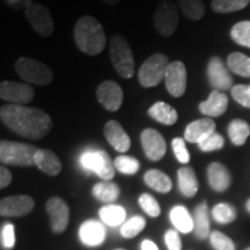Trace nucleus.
<instances>
[{
    "mask_svg": "<svg viewBox=\"0 0 250 250\" xmlns=\"http://www.w3.org/2000/svg\"><path fill=\"white\" fill-rule=\"evenodd\" d=\"M208 78L210 85L215 90H228L233 88L232 77L220 57H212L208 61Z\"/></svg>",
    "mask_w": 250,
    "mask_h": 250,
    "instance_id": "obj_13",
    "label": "nucleus"
},
{
    "mask_svg": "<svg viewBox=\"0 0 250 250\" xmlns=\"http://www.w3.org/2000/svg\"><path fill=\"white\" fill-rule=\"evenodd\" d=\"M104 137L107 142L120 153L127 152L131 147V139L120 122L109 121L104 125Z\"/></svg>",
    "mask_w": 250,
    "mask_h": 250,
    "instance_id": "obj_17",
    "label": "nucleus"
},
{
    "mask_svg": "<svg viewBox=\"0 0 250 250\" xmlns=\"http://www.w3.org/2000/svg\"><path fill=\"white\" fill-rule=\"evenodd\" d=\"M177 180L180 191L183 193V196L190 198L198 191V180L191 167H181L177 170Z\"/></svg>",
    "mask_w": 250,
    "mask_h": 250,
    "instance_id": "obj_25",
    "label": "nucleus"
},
{
    "mask_svg": "<svg viewBox=\"0 0 250 250\" xmlns=\"http://www.w3.org/2000/svg\"><path fill=\"white\" fill-rule=\"evenodd\" d=\"M74 41L81 52L96 56L104 50L107 37L100 21L90 15H83L74 26Z\"/></svg>",
    "mask_w": 250,
    "mask_h": 250,
    "instance_id": "obj_2",
    "label": "nucleus"
},
{
    "mask_svg": "<svg viewBox=\"0 0 250 250\" xmlns=\"http://www.w3.org/2000/svg\"><path fill=\"white\" fill-rule=\"evenodd\" d=\"M144 181L147 184L149 188H152L155 191L161 193L169 192L173 188V183L167 174L164 171L158 169H151L146 171L145 176H144Z\"/></svg>",
    "mask_w": 250,
    "mask_h": 250,
    "instance_id": "obj_26",
    "label": "nucleus"
},
{
    "mask_svg": "<svg viewBox=\"0 0 250 250\" xmlns=\"http://www.w3.org/2000/svg\"><path fill=\"white\" fill-rule=\"evenodd\" d=\"M215 132V123L210 117L201 118L188 124L184 131V139L192 144H199Z\"/></svg>",
    "mask_w": 250,
    "mask_h": 250,
    "instance_id": "obj_18",
    "label": "nucleus"
},
{
    "mask_svg": "<svg viewBox=\"0 0 250 250\" xmlns=\"http://www.w3.org/2000/svg\"><path fill=\"white\" fill-rule=\"evenodd\" d=\"M1 243L6 249H11L15 246V227L7 224L1 229Z\"/></svg>",
    "mask_w": 250,
    "mask_h": 250,
    "instance_id": "obj_43",
    "label": "nucleus"
},
{
    "mask_svg": "<svg viewBox=\"0 0 250 250\" xmlns=\"http://www.w3.org/2000/svg\"><path fill=\"white\" fill-rule=\"evenodd\" d=\"M118 250H122V249H118Z\"/></svg>",
    "mask_w": 250,
    "mask_h": 250,
    "instance_id": "obj_50",
    "label": "nucleus"
},
{
    "mask_svg": "<svg viewBox=\"0 0 250 250\" xmlns=\"http://www.w3.org/2000/svg\"><path fill=\"white\" fill-rule=\"evenodd\" d=\"M166 88L174 98L184 95L188 85V73L186 65L181 61L170 62L165 76Z\"/></svg>",
    "mask_w": 250,
    "mask_h": 250,
    "instance_id": "obj_10",
    "label": "nucleus"
},
{
    "mask_svg": "<svg viewBox=\"0 0 250 250\" xmlns=\"http://www.w3.org/2000/svg\"><path fill=\"white\" fill-rule=\"evenodd\" d=\"M96 96L103 108L108 111H118L123 103L124 93L117 83L105 80L96 89Z\"/></svg>",
    "mask_w": 250,
    "mask_h": 250,
    "instance_id": "obj_12",
    "label": "nucleus"
},
{
    "mask_svg": "<svg viewBox=\"0 0 250 250\" xmlns=\"http://www.w3.org/2000/svg\"><path fill=\"white\" fill-rule=\"evenodd\" d=\"M93 195L100 202L112 203L120 196V188L116 183L103 181V182H99L94 186Z\"/></svg>",
    "mask_w": 250,
    "mask_h": 250,
    "instance_id": "obj_28",
    "label": "nucleus"
},
{
    "mask_svg": "<svg viewBox=\"0 0 250 250\" xmlns=\"http://www.w3.org/2000/svg\"><path fill=\"white\" fill-rule=\"evenodd\" d=\"M147 112L153 120H155L161 124L168 125V126L174 125L177 122V120H179V114H177L176 109L171 107L168 103L162 101L154 103L148 109Z\"/></svg>",
    "mask_w": 250,
    "mask_h": 250,
    "instance_id": "obj_24",
    "label": "nucleus"
},
{
    "mask_svg": "<svg viewBox=\"0 0 250 250\" xmlns=\"http://www.w3.org/2000/svg\"><path fill=\"white\" fill-rule=\"evenodd\" d=\"M79 236L85 245L95 247L104 241L105 230L101 223L95 220H87L80 226Z\"/></svg>",
    "mask_w": 250,
    "mask_h": 250,
    "instance_id": "obj_21",
    "label": "nucleus"
},
{
    "mask_svg": "<svg viewBox=\"0 0 250 250\" xmlns=\"http://www.w3.org/2000/svg\"><path fill=\"white\" fill-rule=\"evenodd\" d=\"M146 226V220L140 215H136L132 217L126 223L123 224V226L121 228V234L126 239H132V237L137 236L138 234Z\"/></svg>",
    "mask_w": 250,
    "mask_h": 250,
    "instance_id": "obj_36",
    "label": "nucleus"
},
{
    "mask_svg": "<svg viewBox=\"0 0 250 250\" xmlns=\"http://www.w3.org/2000/svg\"><path fill=\"white\" fill-rule=\"evenodd\" d=\"M171 147H173L175 156L181 164H189L191 156H190V153L187 149L186 142H184L183 138H180V137L174 138L173 142H171Z\"/></svg>",
    "mask_w": 250,
    "mask_h": 250,
    "instance_id": "obj_42",
    "label": "nucleus"
},
{
    "mask_svg": "<svg viewBox=\"0 0 250 250\" xmlns=\"http://www.w3.org/2000/svg\"><path fill=\"white\" fill-rule=\"evenodd\" d=\"M230 37L239 45L250 48V21H241L230 29Z\"/></svg>",
    "mask_w": 250,
    "mask_h": 250,
    "instance_id": "obj_34",
    "label": "nucleus"
},
{
    "mask_svg": "<svg viewBox=\"0 0 250 250\" xmlns=\"http://www.w3.org/2000/svg\"><path fill=\"white\" fill-rule=\"evenodd\" d=\"M177 6L190 20H201L205 15V5L203 0H177Z\"/></svg>",
    "mask_w": 250,
    "mask_h": 250,
    "instance_id": "obj_32",
    "label": "nucleus"
},
{
    "mask_svg": "<svg viewBox=\"0 0 250 250\" xmlns=\"http://www.w3.org/2000/svg\"><path fill=\"white\" fill-rule=\"evenodd\" d=\"M143 149L149 160L159 161L166 154V140L162 134L154 129H145L140 136Z\"/></svg>",
    "mask_w": 250,
    "mask_h": 250,
    "instance_id": "obj_16",
    "label": "nucleus"
},
{
    "mask_svg": "<svg viewBox=\"0 0 250 250\" xmlns=\"http://www.w3.org/2000/svg\"><path fill=\"white\" fill-rule=\"evenodd\" d=\"M27 20L30 26L42 37H49L52 35L55 29L54 19L50 13L49 8L42 4L28 1L24 8Z\"/></svg>",
    "mask_w": 250,
    "mask_h": 250,
    "instance_id": "obj_8",
    "label": "nucleus"
},
{
    "mask_svg": "<svg viewBox=\"0 0 250 250\" xmlns=\"http://www.w3.org/2000/svg\"><path fill=\"white\" fill-rule=\"evenodd\" d=\"M80 164L85 169L96 173L104 181H110L115 176V164L104 151H88L80 156Z\"/></svg>",
    "mask_w": 250,
    "mask_h": 250,
    "instance_id": "obj_9",
    "label": "nucleus"
},
{
    "mask_svg": "<svg viewBox=\"0 0 250 250\" xmlns=\"http://www.w3.org/2000/svg\"><path fill=\"white\" fill-rule=\"evenodd\" d=\"M103 2H104L105 5H109V6H116L118 2L121 1V0H102Z\"/></svg>",
    "mask_w": 250,
    "mask_h": 250,
    "instance_id": "obj_47",
    "label": "nucleus"
},
{
    "mask_svg": "<svg viewBox=\"0 0 250 250\" xmlns=\"http://www.w3.org/2000/svg\"><path fill=\"white\" fill-rule=\"evenodd\" d=\"M180 15L177 6L171 0H161L154 12V26L162 37L174 35L179 27Z\"/></svg>",
    "mask_w": 250,
    "mask_h": 250,
    "instance_id": "obj_7",
    "label": "nucleus"
},
{
    "mask_svg": "<svg viewBox=\"0 0 250 250\" xmlns=\"http://www.w3.org/2000/svg\"><path fill=\"white\" fill-rule=\"evenodd\" d=\"M169 64V58L164 54H154L148 57L138 71L140 85L145 88L158 86L162 80H165L166 71Z\"/></svg>",
    "mask_w": 250,
    "mask_h": 250,
    "instance_id": "obj_6",
    "label": "nucleus"
},
{
    "mask_svg": "<svg viewBox=\"0 0 250 250\" xmlns=\"http://www.w3.org/2000/svg\"><path fill=\"white\" fill-rule=\"evenodd\" d=\"M228 136L235 146H242L250 136V126L243 120H233L228 125Z\"/></svg>",
    "mask_w": 250,
    "mask_h": 250,
    "instance_id": "obj_29",
    "label": "nucleus"
},
{
    "mask_svg": "<svg viewBox=\"0 0 250 250\" xmlns=\"http://www.w3.org/2000/svg\"><path fill=\"white\" fill-rule=\"evenodd\" d=\"M37 151L39 148L30 144L1 140L0 142V161L2 165L28 167V166L35 165Z\"/></svg>",
    "mask_w": 250,
    "mask_h": 250,
    "instance_id": "obj_4",
    "label": "nucleus"
},
{
    "mask_svg": "<svg viewBox=\"0 0 250 250\" xmlns=\"http://www.w3.org/2000/svg\"><path fill=\"white\" fill-rule=\"evenodd\" d=\"M142 250H159V249L154 242L149 241V240H144L142 243Z\"/></svg>",
    "mask_w": 250,
    "mask_h": 250,
    "instance_id": "obj_46",
    "label": "nucleus"
},
{
    "mask_svg": "<svg viewBox=\"0 0 250 250\" xmlns=\"http://www.w3.org/2000/svg\"><path fill=\"white\" fill-rule=\"evenodd\" d=\"M139 205L149 217L155 218L160 215V205H159L158 201H156L154 197L149 195V193H143L139 197Z\"/></svg>",
    "mask_w": 250,
    "mask_h": 250,
    "instance_id": "obj_38",
    "label": "nucleus"
},
{
    "mask_svg": "<svg viewBox=\"0 0 250 250\" xmlns=\"http://www.w3.org/2000/svg\"><path fill=\"white\" fill-rule=\"evenodd\" d=\"M228 107V98L220 90L213 89L206 101L199 103V111L208 117H219Z\"/></svg>",
    "mask_w": 250,
    "mask_h": 250,
    "instance_id": "obj_19",
    "label": "nucleus"
},
{
    "mask_svg": "<svg viewBox=\"0 0 250 250\" xmlns=\"http://www.w3.org/2000/svg\"><path fill=\"white\" fill-rule=\"evenodd\" d=\"M0 120L11 131L33 140L44 138L54 126L51 116L42 109L13 103L0 108Z\"/></svg>",
    "mask_w": 250,
    "mask_h": 250,
    "instance_id": "obj_1",
    "label": "nucleus"
},
{
    "mask_svg": "<svg viewBox=\"0 0 250 250\" xmlns=\"http://www.w3.org/2000/svg\"><path fill=\"white\" fill-rule=\"evenodd\" d=\"M227 66L233 73L245 78H250V57L241 52H233L228 56Z\"/></svg>",
    "mask_w": 250,
    "mask_h": 250,
    "instance_id": "obj_30",
    "label": "nucleus"
},
{
    "mask_svg": "<svg viewBox=\"0 0 250 250\" xmlns=\"http://www.w3.org/2000/svg\"><path fill=\"white\" fill-rule=\"evenodd\" d=\"M210 242L214 250H235V245L232 240L218 230L210 234Z\"/></svg>",
    "mask_w": 250,
    "mask_h": 250,
    "instance_id": "obj_39",
    "label": "nucleus"
},
{
    "mask_svg": "<svg viewBox=\"0 0 250 250\" xmlns=\"http://www.w3.org/2000/svg\"><path fill=\"white\" fill-rule=\"evenodd\" d=\"M224 145H225L224 137L218 132H213L211 136H208V138L198 144L199 148H201L203 152L218 151V149L223 148Z\"/></svg>",
    "mask_w": 250,
    "mask_h": 250,
    "instance_id": "obj_40",
    "label": "nucleus"
},
{
    "mask_svg": "<svg viewBox=\"0 0 250 250\" xmlns=\"http://www.w3.org/2000/svg\"><path fill=\"white\" fill-rule=\"evenodd\" d=\"M170 220L181 233H189L193 230V219L184 206L176 205L171 208Z\"/></svg>",
    "mask_w": 250,
    "mask_h": 250,
    "instance_id": "obj_27",
    "label": "nucleus"
},
{
    "mask_svg": "<svg viewBox=\"0 0 250 250\" xmlns=\"http://www.w3.org/2000/svg\"><path fill=\"white\" fill-rule=\"evenodd\" d=\"M250 0H212L211 7L215 13H232L246 8Z\"/></svg>",
    "mask_w": 250,
    "mask_h": 250,
    "instance_id": "obj_33",
    "label": "nucleus"
},
{
    "mask_svg": "<svg viewBox=\"0 0 250 250\" xmlns=\"http://www.w3.org/2000/svg\"><path fill=\"white\" fill-rule=\"evenodd\" d=\"M210 218L206 203H202L193 211V232L197 239L205 240L210 236Z\"/></svg>",
    "mask_w": 250,
    "mask_h": 250,
    "instance_id": "obj_23",
    "label": "nucleus"
},
{
    "mask_svg": "<svg viewBox=\"0 0 250 250\" xmlns=\"http://www.w3.org/2000/svg\"><path fill=\"white\" fill-rule=\"evenodd\" d=\"M15 71L21 79L28 83L37 86H46L54 80V73L44 62L37 59L21 57L15 62Z\"/></svg>",
    "mask_w": 250,
    "mask_h": 250,
    "instance_id": "obj_5",
    "label": "nucleus"
},
{
    "mask_svg": "<svg viewBox=\"0 0 250 250\" xmlns=\"http://www.w3.org/2000/svg\"><path fill=\"white\" fill-rule=\"evenodd\" d=\"M0 98L13 104L26 105L35 98V90L27 83L2 81L0 83Z\"/></svg>",
    "mask_w": 250,
    "mask_h": 250,
    "instance_id": "obj_11",
    "label": "nucleus"
},
{
    "mask_svg": "<svg viewBox=\"0 0 250 250\" xmlns=\"http://www.w3.org/2000/svg\"><path fill=\"white\" fill-rule=\"evenodd\" d=\"M208 180L214 191H226L230 186L229 170L220 162H212L208 167Z\"/></svg>",
    "mask_w": 250,
    "mask_h": 250,
    "instance_id": "obj_20",
    "label": "nucleus"
},
{
    "mask_svg": "<svg viewBox=\"0 0 250 250\" xmlns=\"http://www.w3.org/2000/svg\"><path fill=\"white\" fill-rule=\"evenodd\" d=\"M35 165L40 170L50 176H56L62 171V162L55 152L45 148H39L35 155Z\"/></svg>",
    "mask_w": 250,
    "mask_h": 250,
    "instance_id": "obj_22",
    "label": "nucleus"
},
{
    "mask_svg": "<svg viewBox=\"0 0 250 250\" xmlns=\"http://www.w3.org/2000/svg\"><path fill=\"white\" fill-rule=\"evenodd\" d=\"M125 217H126V212L120 205H105L100 210V218L102 219L103 223L112 227L123 224Z\"/></svg>",
    "mask_w": 250,
    "mask_h": 250,
    "instance_id": "obj_31",
    "label": "nucleus"
},
{
    "mask_svg": "<svg viewBox=\"0 0 250 250\" xmlns=\"http://www.w3.org/2000/svg\"><path fill=\"white\" fill-rule=\"evenodd\" d=\"M12 182V173L9 171L5 166L0 167V188L5 189Z\"/></svg>",
    "mask_w": 250,
    "mask_h": 250,
    "instance_id": "obj_45",
    "label": "nucleus"
},
{
    "mask_svg": "<svg viewBox=\"0 0 250 250\" xmlns=\"http://www.w3.org/2000/svg\"><path fill=\"white\" fill-rule=\"evenodd\" d=\"M110 61L115 71L124 79H130L134 74V58L132 50L126 39L120 34L111 37L110 44Z\"/></svg>",
    "mask_w": 250,
    "mask_h": 250,
    "instance_id": "obj_3",
    "label": "nucleus"
},
{
    "mask_svg": "<svg viewBox=\"0 0 250 250\" xmlns=\"http://www.w3.org/2000/svg\"><path fill=\"white\" fill-rule=\"evenodd\" d=\"M212 215L219 224H230L236 219V211L232 205L220 203L213 208Z\"/></svg>",
    "mask_w": 250,
    "mask_h": 250,
    "instance_id": "obj_35",
    "label": "nucleus"
},
{
    "mask_svg": "<svg viewBox=\"0 0 250 250\" xmlns=\"http://www.w3.org/2000/svg\"><path fill=\"white\" fill-rule=\"evenodd\" d=\"M232 96L239 104L250 108V85H236L230 89Z\"/></svg>",
    "mask_w": 250,
    "mask_h": 250,
    "instance_id": "obj_41",
    "label": "nucleus"
},
{
    "mask_svg": "<svg viewBox=\"0 0 250 250\" xmlns=\"http://www.w3.org/2000/svg\"><path fill=\"white\" fill-rule=\"evenodd\" d=\"M46 211H48L54 232H64L68 225V220H70V208H68L66 202L59 197H52L46 202Z\"/></svg>",
    "mask_w": 250,
    "mask_h": 250,
    "instance_id": "obj_15",
    "label": "nucleus"
},
{
    "mask_svg": "<svg viewBox=\"0 0 250 250\" xmlns=\"http://www.w3.org/2000/svg\"><path fill=\"white\" fill-rule=\"evenodd\" d=\"M246 250H250V248H248V249H246Z\"/></svg>",
    "mask_w": 250,
    "mask_h": 250,
    "instance_id": "obj_49",
    "label": "nucleus"
},
{
    "mask_svg": "<svg viewBox=\"0 0 250 250\" xmlns=\"http://www.w3.org/2000/svg\"><path fill=\"white\" fill-rule=\"evenodd\" d=\"M115 168L122 174L133 175L139 170L140 164L137 159L127 155H118L114 161Z\"/></svg>",
    "mask_w": 250,
    "mask_h": 250,
    "instance_id": "obj_37",
    "label": "nucleus"
},
{
    "mask_svg": "<svg viewBox=\"0 0 250 250\" xmlns=\"http://www.w3.org/2000/svg\"><path fill=\"white\" fill-rule=\"evenodd\" d=\"M35 202L30 196L19 195L2 198L0 202V214L2 217H22L33 211Z\"/></svg>",
    "mask_w": 250,
    "mask_h": 250,
    "instance_id": "obj_14",
    "label": "nucleus"
},
{
    "mask_svg": "<svg viewBox=\"0 0 250 250\" xmlns=\"http://www.w3.org/2000/svg\"><path fill=\"white\" fill-rule=\"evenodd\" d=\"M165 241L168 247V250L182 249V242H181L180 235L176 230H167L165 234Z\"/></svg>",
    "mask_w": 250,
    "mask_h": 250,
    "instance_id": "obj_44",
    "label": "nucleus"
},
{
    "mask_svg": "<svg viewBox=\"0 0 250 250\" xmlns=\"http://www.w3.org/2000/svg\"><path fill=\"white\" fill-rule=\"evenodd\" d=\"M246 206H247V210H248V211L250 212V198L248 199V201H247V204H246Z\"/></svg>",
    "mask_w": 250,
    "mask_h": 250,
    "instance_id": "obj_48",
    "label": "nucleus"
}]
</instances>
